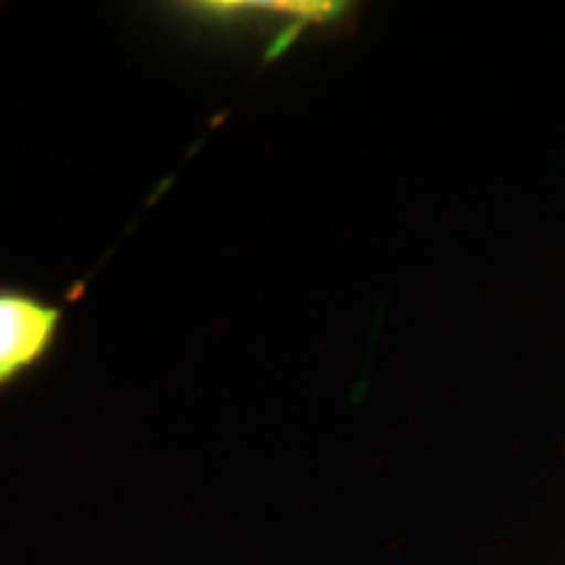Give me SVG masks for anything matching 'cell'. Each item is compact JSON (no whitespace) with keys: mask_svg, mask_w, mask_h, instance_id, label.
<instances>
[{"mask_svg":"<svg viewBox=\"0 0 565 565\" xmlns=\"http://www.w3.org/2000/svg\"><path fill=\"white\" fill-rule=\"evenodd\" d=\"M61 322L53 301L0 288V387L17 383L53 351Z\"/></svg>","mask_w":565,"mask_h":565,"instance_id":"1","label":"cell"}]
</instances>
